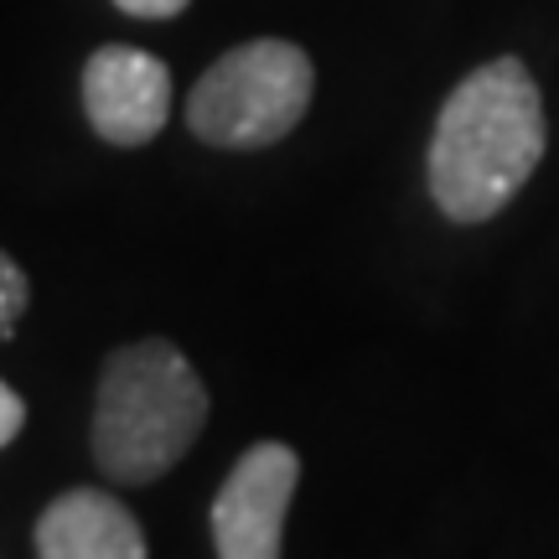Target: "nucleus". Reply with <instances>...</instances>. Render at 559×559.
I'll list each match as a JSON object with an SVG mask.
<instances>
[{
	"instance_id": "obj_1",
	"label": "nucleus",
	"mask_w": 559,
	"mask_h": 559,
	"mask_svg": "<svg viewBox=\"0 0 559 559\" xmlns=\"http://www.w3.org/2000/svg\"><path fill=\"white\" fill-rule=\"evenodd\" d=\"M544 156V99L519 58L466 73L430 140V198L456 223H481L523 192Z\"/></svg>"
},
{
	"instance_id": "obj_2",
	"label": "nucleus",
	"mask_w": 559,
	"mask_h": 559,
	"mask_svg": "<svg viewBox=\"0 0 559 559\" xmlns=\"http://www.w3.org/2000/svg\"><path fill=\"white\" fill-rule=\"evenodd\" d=\"M207 419V389L171 342H130L104 362L94 400V461L109 481H156Z\"/></svg>"
},
{
	"instance_id": "obj_3",
	"label": "nucleus",
	"mask_w": 559,
	"mask_h": 559,
	"mask_svg": "<svg viewBox=\"0 0 559 559\" xmlns=\"http://www.w3.org/2000/svg\"><path fill=\"white\" fill-rule=\"evenodd\" d=\"M317 73L296 41L260 37L218 58L192 88L187 124L192 135L223 151H260L300 124Z\"/></svg>"
},
{
	"instance_id": "obj_4",
	"label": "nucleus",
	"mask_w": 559,
	"mask_h": 559,
	"mask_svg": "<svg viewBox=\"0 0 559 559\" xmlns=\"http://www.w3.org/2000/svg\"><path fill=\"white\" fill-rule=\"evenodd\" d=\"M300 456L280 440H260L239 456L213 498V549L218 559H280L285 513L296 498Z\"/></svg>"
},
{
	"instance_id": "obj_5",
	"label": "nucleus",
	"mask_w": 559,
	"mask_h": 559,
	"mask_svg": "<svg viewBox=\"0 0 559 559\" xmlns=\"http://www.w3.org/2000/svg\"><path fill=\"white\" fill-rule=\"evenodd\" d=\"M83 109L109 145H145L171 115V73L140 47H99L83 68Z\"/></svg>"
},
{
	"instance_id": "obj_6",
	"label": "nucleus",
	"mask_w": 559,
	"mask_h": 559,
	"mask_svg": "<svg viewBox=\"0 0 559 559\" xmlns=\"http://www.w3.org/2000/svg\"><path fill=\"white\" fill-rule=\"evenodd\" d=\"M37 559H145V534L120 498L79 487L37 519Z\"/></svg>"
},
{
	"instance_id": "obj_7",
	"label": "nucleus",
	"mask_w": 559,
	"mask_h": 559,
	"mask_svg": "<svg viewBox=\"0 0 559 559\" xmlns=\"http://www.w3.org/2000/svg\"><path fill=\"white\" fill-rule=\"evenodd\" d=\"M32 300V285H26V270H21L11 254H0V337H11L16 317Z\"/></svg>"
},
{
	"instance_id": "obj_8",
	"label": "nucleus",
	"mask_w": 559,
	"mask_h": 559,
	"mask_svg": "<svg viewBox=\"0 0 559 559\" xmlns=\"http://www.w3.org/2000/svg\"><path fill=\"white\" fill-rule=\"evenodd\" d=\"M21 425H26V404H21L16 389L0 383V445H11L21 436Z\"/></svg>"
},
{
	"instance_id": "obj_9",
	"label": "nucleus",
	"mask_w": 559,
	"mask_h": 559,
	"mask_svg": "<svg viewBox=\"0 0 559 559\" xmlns=\"http://www.w3.org/2000/svg\"><path fill=\"white\" fill-rule=\"evenodd\" d=\"M115 5L145 21H166V16H177V11H187V0H115Z\"/></svg>"
}]
</instances>
